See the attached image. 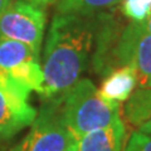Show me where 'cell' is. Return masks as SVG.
Wrapping results in <instances>:
<instances>
[{
  "label": "cell",
  "mask_w": 151,
  "mask_h": 151,
  "mask_svg": "<svg viewBox=\"0 0 151 151\" xmlns=\"http://www.w3.org/2000/svg\"><path fill=\"white\" fill-rule=\"evenodd\" d=\"M94 30L96 14L53 15L43 49V100L64 93L81 79L91 62Z\"/></svg>",
  "instance_id": "6da1fadb"
},
{
  "label": "cell",
  "mask_w": 151,
  "mask_h": 151,
  "mask_svg": "<svg viewBox=\"0 0 151 151\" xmlns=\"http://www.w3.org/2000/svg\"><path fill=\"white\" fill-rule=\"evenodd\" d=\"M59 97L64 121L77 140L122 120L121 105L103 100L87 78H81Z\"/></svg>",
  "instance_id": "7a4b0ae2"
},
{
  "label": "cell",
  "mask_w": 151,
  "mask_h": 151,
  "mask_svg": "<svg viewBox=\"0 0 151 151\" xmlns=\"http://www.w3.org/2000/svg\"><path fill=\"white\" fill-rule=\"evenodd\" d=\"M77 139L65 124L60 97L43 100L30 131L10 151H68Z\"/></svg>",
  "instance_id": "3957f363"
},
{
  "label": "cell",
  "mask_w": 151,
  "mask_h": 151,
  "mask_svg": "<svg viewBox=\"0 0 151 151\" xmlns=\"http://www.w3.org/2000/svg\"><path fill=\"white\" fill-rule=\"evenodd\" d=\"M45 25V6L29 0H13L0 17V39L22 42L40 53Z\"/></svg>",
  "instance_id": "277c9868"
},
{
  "label": "cell",
  "mask_w": 151,
  "mask_h": 151,
  "mask_svg": "<svg viewBox=\"0 0 151 151\" xmlns=\"http://www.w3.org/2000/svg\"><path fill=\"white\" fill-rule=\"evenodd\" d=\"M132 65L137 76L136 88L151 87V34L144 23L126 24L113 53V69Z\"/></svg>",
  "instance_id": "5b68a950"
},
{
  "label": "cell",
  "mask_w": 151,
  "mask_h": 151,
  "mask_svg": "<svg viewBox=\"0 0 151 151\" xmlns=\"http://www.w3.org/2000/svg\"><path fill=\"white\" fill-rule=\"evenodd\" d=\"M37 111L28 100L0 88V141L13 139L23 129L30 126Z\"/></svg>",
  "instance_id": "8992f818"
},
{
  "label": "cell",
  "mask_w": 151,
  "mask_h": 151,
  "mask_svg": "<svg viewBox=\"0 0 151 151\" xmlns=\"http://www.w3.org/2000/svg\"><path fill=\"white\" fill-rule=\"evenodd\" d=\"M137 86V76L132 65H122L113 69L102 81L98 93L103 100L112 103L126 102Z\"/></svg>",
  "instance_id": "52a82bcc"
},
{
  "label": "cell",
  "mask_w": 151,
  "mask_h": 151,
  "mask_svg": "<svg viewBox=\"0 0 151 151\" xmlns=\"http://www.w3.org/2000/svg\"><path fill=\"white\" fill-rule=\"evenodd\" d=\"M126 126L124 120L115 125L92 131L79 137L76 151H124Z\"/></svg>",
  "instance_id": "ba28073f"
},
{
  "label": "cell",
  "mask_w": 151,
  "mask_h": 151,
  "mask_svg": "<svg viewBox=\"0 0 151 151\" xmlns=\"http://www.w3.org/2000/svg\"><path fill=\"white\" fill-rule=\"evenodd\" d=\"M27 60H40V53L22 42L0 39V70H9Z\"/></svg>",
  "instance_id": "9c48e42d"
},
{
  "label": "cell",
  "mask_w": 151,
  "mask_h": 151,
  "mask_svg": "<svg viewBox=\"0 0 151 151\" xmlns=\"http://www.w3.org/2000/svg\"><path fill=\"white\" fill-rule=\"evenodd\" d=\"M124 116L130 125L136 127L151 119V87L135 89L125 103Z\"/></svg>",
  "instance_id": "30bf717a"
},
{
  "label": "cell",
  "mask_w": 151,
  "mask_h": 151,
  "mask_svg": "<svg viewBox=\"0 0 151 151\" xmlns=\"http://www.w3.org/2000/svg\"><path fill=\"white\" fill-rule=\"evenodd\" d=\"M122 0H54V10L58 14H81L92 15L101 12L112 10Z\"/></svg>",
  "instance_id": "8fae6325"
},
{
  "label": "cell",
  "mask_w": 151,
  "mask_h": 151,
  "mask_svg": "<svg viewBox=\"0 0 151 151\" xmlns=\"http://www.w3.org/2000/svg\"><path fill=\"white\" fill-rule=\"evenodd\" d=\"M8 74L28 91L42 94L44 86V73L40 60H27L6 70Z\"/></svg>",
  "instance_id": "7c38bea8"
},
{
  "label": "cell",
  "mask_w": 151,
  "mask_h": 151,
  "mask_svg": "<svg viewBox=\"0 0 151 151\" xmlns=\"http://www.w3.org/2000/svg\"><path fill=\"white\" fill-rule=\"evenodd\" d=\"M121 13L134 23H144L151 14V0H122Z\"/></svg>",
  "instance_id": "4fadbf2b"
},
{
  "label": "cell",
  "mask_w": 151,
  "mask_h": 151,
  "mask_svg": "<svg viewBox=\"0 0 151 151\" xmlns=\"http://www.w3.org/2000/svg\"><path fill=\"white\" fill-rule=\"evenodd\" d=\"M124 151H151V136L134 131L126 142Z\"/></svg>",
  "instance_id": "5bb4252c"
},
{
  "label": "cell",
  "mask_w": 151,
  "mask_h": 151,
  "mask_svg": "<svg viewBox=\"0 0 151 151\" xmlns=\"http://www.w3.org/2000/svg\"><path fill=\"white\" fill-rule=\"evenodd\" d=\"M137 131L142 132V134H146V135H150L151 136V119H149L146 122H144L142 125H140L137 127Z\"/></svg>",
  "instance_id": "9a60e30c"
},
{
  "label": "cell",
  "mask_w": 151,
  "mask_h": 151,
  "mask_svg": "<svg viewBox=\"0 0 151 151\" xmlns=\"http://www.w3.org/2000/svg\"><path fill=\"white\" fill-rule=\"evenodd\" d=\"M13 0H0V17L4 14V12L6 10V8L10 5V3Z\"/></svg>",
  "instance_id": "2e32d148"
},
{
  "label": "cell",
  "mask_w": 151,
  "mask_h": 151,
  "mask_svg": "<svg viewBox=\"0 0 151 151\" xmlns=\"http://www.w3.org/2000/svg\"><path fill=\"white\" fill-rule=\"evenodd\" d=\"M145 28H146V30L151 34V14H150V17L147 18V20L145 22Z\"/></svg>",
  "instance_id": "e0dca14e"
},
{
  "label": "cell",
  "mask_w": 151,
  "mask_h": 151,
  "mask_svg": "<svg viewBox=\"0 0 151 151\" xmlns=\"http://www.w3.org/2000/svg\"><path fill=\"white\" fill-rule=\"evenodd\" d=\"M29 1H33V3L38 4V5H42V6H43V0H29Z\"/></svg>",
  "instance_id": "ac0fdd59"
},
{
  "label": "cell",
  "mask_w": 151,
  "mask_h": 151,
  "mask_svg": "<svg viewBox=\"0 0 151 151\" xmlns=\"http://www.w3.org/2000/svg\"><path fill=\"white\" fill-rule=\"evenodd\" d=\"M68 151H76V146H74V147H72V149H69Z\"/></svg>",
  "instance_id": "d6986e66"
}]
</instances>
